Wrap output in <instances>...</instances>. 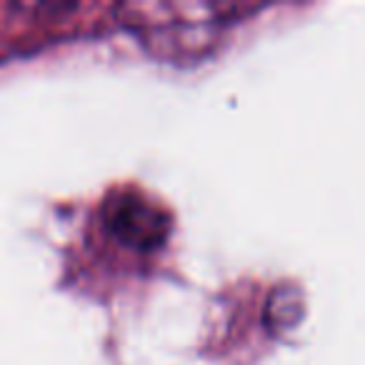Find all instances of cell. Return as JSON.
Here are the masks:
<instances>
[{
  "instance_id": "1",
  "label": "cell",
  "mask_w": 365,
  "mask_h": 365,
  "mask_svg": "<svg viewBox=\"0 0 365 365\" xmlns=\"http://www.w3.org/2000/svg\"><path fill=\"white\" fill-rule=\"evenodd\" d=\"M260 6L243 3H120L115 13L120 23L133 31L148 53L168 63L198 61L213 53L220 43L225 23L238 21Z\"/></svg>"
},
{
  "instance_id": "2",
  "label": "cell",
  "mask_w": 365,
  "mask_h": 365,
  "mask_svg": "<svg viewBox=\"0 0 365 365\" xmlns=\"http://www.w3.org/2000/svg\"><path fill=\"white\" fill-rule=\"evenodd\" d=\"M106 225L120 243L135 250H153L165 243L170 218L160 205L140 195H120L108 205Z\"/></svg>"
}]
</instances>
